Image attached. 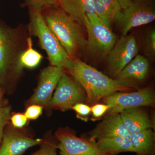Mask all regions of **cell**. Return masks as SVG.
Masks as SVG:
<instances>
[{
    "label": "cell",
    "instance_id": "cell-1",
    "mask_svg": "<svg viewBox=\"0 0 155 155\" xmlns=\"http://www.w3.org/2000/svg\"><path fill=\"white\" fill-rule=\"evenodd\" d=\"M30 36L27 25L12 27L0 20V85L12 94L23 75L20 57Z\"/></svg>",
    "mask_w": 155,
    "mask_h": 155
},
{
    "label": "cell",
    "instance_id": "cell-2",
    "mask_svg": "<svg viewBox=\"0 0 155 155\" xmlns=\"http://www.w3.org/2000/svg\"><path fill=\"white\" fill-rule=\"evenodd\" d=\"M76 78L86 92V103L92 106L100 100L116 92L133 91L135 85L113 79L96 68L81 61L72 60V64L66 70Z\"/></svg>",
    "mask_w": 155,
    "mask_h": 155
},
{
    "label": "cell",
    "instance_id": "cell-3",
    "mask_svg": "<svg viewBox=\"0 0 155 155\" xmlns=\"http://www.w3.org/2000/svg\"><path fill=\"white\" fill-rule=\"evenodd\" d=\"M41 14L47 25L69 57L72 60L80 59L87 43L83 26L72 19L59 5L43 9Z\"/></svg>",
    "mask_w": 155,
    "mask_h": 155
},
{
    "label": "cell",
    "instance_id": "cell-4",
    "mask_svg": "<svg viewBox=\"0 0 155 155\" xmlns=\"http://www.w3.org/2000/svg\"><path fill=\"white\" fill-rule=\"evenodd\" d=\"M29 20L27 25L29 35L38 39L40 46L47 53L50 65L67 70L72 59L47 25L41 11L29 8Z\"/></svg>",
    "mask_w": 155,
    "mask_h": 155
},
{
    "label": "cell",
    "instance_id": "cell-5",
    "mask_svg": "<svg viewBox=\"0 0 155 155\" xmlns=\"http://www.w3.org/2000/svg\"><path fill=\"white\" fill-rule=\"evenodd\" d=\"M84 26L87 31V49L95 57L107 58L116 41V37L110 26L97 15L86 17Z\"/></svg>",
    "mask_w": 155,
    "mask_h": 155
},
{
    "label": "cell",
    "instance_id": "cell-6",
    "mask_svg": "<svg viewBox=\"0 0 155 155\" xmlns=\"http://www.w3.org/2000/svg\"><path fill=\"white\" fill-rule=\"evenodd\" d=\"M86 92L83 87L66 70L57 84L49 107L50 110L67 111L78 103L86 102Z\"/></svg>",
    "mask_w": 155,
    "mask_h": 155
},
{
    "label": "cell",
    "instance_id": "cell-7",
    "mask_svg": "<svg viewBox=\"0 0 155 155\" xmlns=\"http://www.w3.org/2000/svg\"><path fill=\"white\" fill-rule=\"evenodd\" d=\"M155 19V0H132L130 5L122 9L115 21L122 35H125L132 28L149 24Z\"/></svg>",
    "mask_w": 155,
    "mask_h": 155
},
{
    "label": "cell",
    "instance_id": "cell-8",
    "mask_svg": "<svg viewBox=\"0 0 155 155\" xmlns=\"http://www.w3.org/2000/svg\"><path fill=\"white\" fill-rule=\"evenodd\" d=\"M102 100L110 107L107 114H120L130 108L153 107L155 104L154 91L150 87L134 91L116 92Z\"/></svg>",
    "mask_w": 155,
    "mask_h": 155
},
{
    "label": "cell",
    "instance_id": "cell-9",
    "mask_svg": "<svg viewBox=\"0 0 155 155\" xmlns=\"http://www.w3.org/2000/svg\"><path fill=\"white\" fill-rule=\"evenodd\" d=\"M66 70L63 67L51 65L42 69L39 75L38 83L33 94L26 102L25 106L38 104L50 110V103L53 92Z\"/></svg>",
    "mask_w": 155,
    "mask_h": 155
},
{
    "label": "cell",
    "instance_id": "cell-10",
    "mask_svg": "<svg viewBox=\"0 0 155 155\" xmlns=\"http://www.w3.org/2000/svg\"><path fill=\"white\" fill-rule=\"evenodd\" d=\"M139 47L133 35H122L116 41L107 56V70L116 77L122 69L138 54Z\"/></svg>",
    "mask_w": 155,
    "mask_h": 155
},
{
    "label": "cell",
    "instance_id": "cell-11",
    "mask_svg": "<svg viewBox=\"0 0 155 155\" xmlns=\"http://www.w3.org/2000/svg\"><path fill=\"white\" fill-rule=\"evenodd\" d=\"M54 135L60 155H110L100 150L95 142L78 137L67 128H59Z\"/></svg>",
    "mask_w": 155,
    "mask_h": 155
},
{
    "label": "cell",
    "instance_id": "cell-12",
    "mask_svg": "<svg viewBox=\"0 0 155 155\" xmlns=\"http://www.w3.org/2000/svg\"><path fill=\"white\" fill-rule=\"evenodd\" d=\"M42 138L35 139L22 129L13 127L10 122L4 130L0 155H22L28 149L41 144Z\"/></svg>",
    "mask_w": 155,
    "mask_h": 155
},
{
    "label": "cell",
    "instance_id": "cell-13",
    "mask_svg": "<svg viewBox=\"0 0 155 155\" xmlns=\"http://www.w3.org/2000/svg\"><path fill=\"white\" fill-rule=\"evenodd\" d=\"M129 133L122 122L119 114H107L90 133V140L95 141L104 137L122 136L129 137Z\"/></svg>",
    "mask_w": 155,
    "mask_h": 155
},
{
    "label": "cell",
    "instance_id": "cell-14",
    "mask_svg": "<svg viewBox=\"0 0 155 155\" xmlns=\"http://www.w3.org/2000/svg\"><path fill=\"white\" fill-rule=\"evenodd\" d=\"M119 114L123 124L130 134L153 127L150 117L142 107L127 109Z\"/></svg>",
    "mask_w": 155,
    "mask_h": 155
},
{
    "label": "cell",
    "instance_id": "cell-15",
    "mask_svg": "<svg viewBox=\"0 0 155 155\" xmlns=\"http://www.w3.org/2000/svg\"><path fill=\"white\" fill-rule=\"evenodd\" d=\"M149 70V61L144 56L137 54L116 76V79L134 84V82L145 79Z\"/></svg>",
    "mask_w": 155,
    "mask_h": 155
},
{
    "label": "cell",
    "instance_id": "cell-16",
    "mask_svg": "<svg viewBox=\"0 0 155 155\" xmlns=\"http://www.w3.org/2000/svg\"><path fill=\"white\" fill-rule=\"evenodd\" d=\"M59 5L72 19L83 26L86 17L97 15L93 0H59Z\"/></svg>",
    "mask_w": 155,
    "mask_h": 155
},
{
    "label": "cell",
    "instance_id": "cell-17",
    "mask_svg": "<svg viewBox=\"0 0 155 155\" xmlns=\"http://www.w3.org/2000/svg\"><path fill=\"white\" fill-rule=\"evenodd\" d=\"M95 142L98 148L110 155H117L121 153L135 152L129 137L122 136L98 139Z\"/></svg>",
    "mask_w": 155,
    "mask_h": 155
},
{
    "label": "cell",
    "instance_id": "cell-18",
    "mask_svg": "<svg viewBox=\"0 0 155 155\" xmlns=\"http://www.w3.org/2000/svg\"><path fill=\"white\" fill-rule=\"evenodd\" d=\"M129 137L136 155H155V136L153 128L132 134Z\"/></svg>",
    "mask_w": 155,
    "mask_h": 155
},
{
    "label": "cell",
    "instance_id": "cell-19",
    "mask_svg": "<svg viewBox=\"0 0 155 155\" xmlns=\"http://www.w3.org/2000/svg\"><path fill=\"white\" fill-rule=\"evenodd\" d=\"M96 13L99 17L110 26L122 9L117 0H93Z\"/></svg>",
    "mask_w": 155,
    "mask_h": 155
},
{
    "label": "cell",
    "instance_id": "cell-20",
    "mask_svg": "<svg viewBox=\"0 0 155 155\" xmlns=\"http://www.w3.org/2000/svg\"><path fill=\"white\" fill-rule=\"evenodd\" d=\"M43 56L33 48V41L31 37L27 39V47L22 53L20 57V63L23 68L33 69L40 64Z\"/></svg>",
    "mask_w": 155,
    "mask_h": 155
},
{
    "label": "cell",
    "instance_id": "cell-21",
    "mask_svg": "<svg viewBox=\"0 0 155 155\" xmlns=\"http://www.w3.org/2000/svg\"><path fill=\"white\" fill-rule=\"evenodd\" d=\"M42 139L40 148L31 155H58V141L54 135L48 132L44 135Z\"/></svg>",
    "mask_w": 155,
    "mask_h": 155
},
{
    "label": "cell",
    "instance_id": "cell-22",
    "mask_svg": "<svg viewBox=\"0 0 155 155\" xmlns=\"http://www.w3.org/2000/svg\"><path fill=\"white\" fill-rule=\"evenodd\" d=\"M143 50L146 58L149 61H153L155 57V31H148L143 40Z\"/></svg>",
    "mask_w": 155,
    "mask_h": 155
},
{
    "label": "cell",
    "instance_id": "cell-23",
    "mask_svg": "<svg viewBox=\"0 0 155 155\" xmlns=\"http://www.w3.org/2000/svg\"><path fill=\"white\" fill-rule=\"evenodd\" d=\"M11 114V106L5 104L0 107V146L2 141L5 127L10 122Z\"/></svg>",
    "mask_w": 155,
    "mask_h": 155
},
{
    "label": "cell",
    "instance_id": "cell-24",
    "mask_svg": "<svg viewBox=\"0 0 155 155\" xmlns=\"http://www.w3.org/2000/svg\"><path fill=\"white\" fill-rule=\"evenodd\" d=\"M24 4L29 8L42 11L48 7L59 5V0H25Z\"/></svg>",
    "mask_w": 155,
    "mask_h": 155
},
{
    "label": "cell",
    "instance_id": "cell-25",
    "mask_svg": "<svg viewBox=\"0 0 155 155\" xmlns=\"http://www.w3.org/2000/svg\"><path fill=\"white\" fill-rule=\"evenodd\" d=\"M28 122V119L25 114L20 113H12L10 122L13 127L21 129L25 127Z\"/></svg>",
    "mask_w": 155,
    "mask_h": 155
},
{
    "label": "cell",
    "instance_id": "cell-26",
    "mask_svg": "<svg viewBox=\"0 0 155 155\" xmlns=\"http://www.w3.org/2000/svg\"><path fill=\"white\" fill-rule=\"evenodd\" d=\"M71 110L76 113L77 118L83 120H86L87 116L91 114V107L84 103H78Z\"/></svg>",
    "mask_w": 155,
    "mask_h": 155
},
{
    "label": "cell",
    "instance_id": "cell-27",
    "mask_svg": "<svg viewBox=\"0 0 155 155\" xmlns=\"http://www.w3.org/2000/svg\"><path fill=\"white\" fill-rule=\"evenodd\" d=\"M42 106L38 104L30 105L26 107L24 114L28 120H35L42 114Z\"/></svg>",
    "mask_w": 155,
    "mask_h": 155
},
{
    "label": "cell",
    "instance_id": "cell-28",
    "mask_svg": "<svg viewBox=\"0 0 155 155\" xmlns=\"http://www.w3.org/2000/svg\"><path fill=\"white\" fill-rule=\"evenodd\" d=\"M110 107L107 104H95L91 107V114L94 119H99L101 118L108 111Z\"/></svg>",
    "mask_w": 155,
    "mask_h": 155
},
{
    "label": "cell",
    "instance_id": "cell-29",
    "mask_svg": "<svg viewBox=\"0 0 155 155\" xmlns=\"http://www.w3.org/2000/svg\"><path fill=\"white\" fill-rule=\"evenodd\" d=\"M122 9H124L130 5L132 0H117Z\"/></svg>",
    "mask_w": 155,
    "mask_h": 155
},
{
    "label": "cell",
    "instance_id": "cell-30",
    "mask_svg": "<svg viewBox=\"0 0 155 155\" xmlns=\"http://www.w3.org/2000/svg\"><path fill=\"white\" fill-rule=\"evenodd\" d=\"M6 93L5 90L0 85V107L5 104L4 95Z\"/></svg>",
    "mask_w": 155,
    "mask_h": 155
}]
</instances>
